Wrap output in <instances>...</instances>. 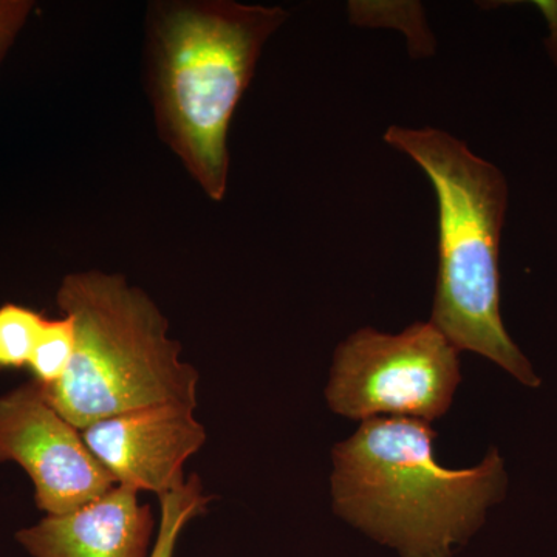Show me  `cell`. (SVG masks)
<instances>
[{
    "label": "cell",
    "mask_w": 557,
    "mask_h": 557,
    "mask_svg": "<svg viewBox=\"0 0 557 557\" xmlns=\"http://www.w3.org/2000/svg\"><path fill=\"white\" fill-rule=\"evenodd\" d=\"M35 10L32 0H0V65Z\"/></svg>",
    "instance_id": "12"
},
{
    "label": "cell",
    "mask_w": 557,
    "mask_h": 557,
    "mask_svg": "<svg viewBox=\"0 0 557 557\" xmlns=\"http://www.w3.org/2000/svg\"><path fill=\"white\" fill-rule=\"evenodd\" d=\"M153 523L138 491L116 485L73 511L46 516L16 539L33 557H149Z\"/></svg>",
    "instance_id": "8"
},
{
    "label": "cell",
    "mask_w": 557,
    "mask_h": 557,
    "mask_svg": "<svg viewBox=\"0 0 557 557\" xmlns=\"http://www.w3.org/2000/svg\"><path fill=\"white\" fill-rule=\"evenodd\" d=\"M384 141L416 161L438 203V273L431 322L458 348L496 362L527 387L542 380L508 335L500 313L504 174L448 132L392 126Z\"/></svg>",
    "instance_id": "3"
},
{
    "label": "cell",
    "mask_w": 557,
    "mask_h": 557,
    "mask_svg": "<svg viewBox=\"0 0 557 557\" xmlns=\"http://www.w3.org/2000/svg\"><path fill=\"white\" fill-rule=\"evenodd\" d=\"M16 461L35 486L36 507L61 516L116 486L78 428L50 405L38 383L0 397V463Z\"/></svg>",
    "instance_id": "6"
},
{
    "label": "cell",
    "mask_w": 557,
    "mask_h": 557,
    "mask_svg": "<svg viewBox=\"0 0 557 557\" xmlns=\"http://www.w3.org/2000/svg\"><path fill=\"white\" fill-rule=\"evenodd\" d=\"M75 343L72 319L65 314L58 319L47 318L28 362L33 381L44 388L60 383L72 364Z\"/></svg>",
    "instance_id": "10"
},
{
    "label": "cell",
    "mask_w": 557,
    "mask_h": 557,
    "mask_svg": "<svg viewBox=\"0 0 557 557\" xmlns=\"http://www.w3.org/2000/svg\"><path fill=\"white\" fill-rule=\"evenodd\" d=\"M458 348L431 321L398 335L362 329L335 351L325 398L351 420L445 416L460 384Z\"/></svg>",
    "instance_id": "5"
},
{
    "label": "cell",
    "mask_w": 557,
    "mask_h": 557,
    "mask_svg": "<svg viewBox=\"0 0 557 557\" xmlns=\"http://www.w3.org/2000/svg\"><path fill=\"white\" fill-rule=\"evenodd\" d=\"M197 408L163 403L97 421L84 442L116 485L161 497L186 482L183 467L207 442Z\"/></svg>",
    "instance_id": "7"
},
{
    "label": "cell",
    "mask_w": 557,
    "mask_h": 557,
    "mask_svg": "<svg viewBox=\"0 0 557 557\" xmlns=\"http://www.w3.org/2000/svg\"><path fill=\"white\" fill-rule=\"evenodd\" d=\"M46 321L42 313L20 304L0 307V370L28 368Z\"/></svg>",
    "instance_id": "11"
},
{
    "label": "cell",
    "mask_w": 557,
    "mask_h": 557,
    "mask_svg": "<svg viewBox=\"0 0 557 557\" xmlns=\"http://www.w3.org/2000/svg\"><path fill=\"white\" fill-rule=\"evenodd\" d=\"M281 7L180 0L150 7L149 95L160 137L208 199L228 188V132Z\"/></svg>",
    "instance_id": "1"
},
{
    "label": "cell",
    "mask_w": 557,
    "mask_h": 557,
    "mask_svg": "<svg viewBox=\"0 0 557 557\" xmlns=\"http://www.w3.org/2000/svg\"><path fill=\"white\" fill-rule=\"evenodd\" d=\"M57 302L75 325V354L64 379L40 388L69 423L83 431L163 403L197 408L199 372L182 361L166 317L141 288L90 270L62 278Z\"/></svg>",
    "instance_id": "4"
},
{
    "label": "cell",
    "mask_w": 557,
    "mask_h": 557,
    "mask_svg": "<svg viewBox=\"0 0 557 557\" xmlns=\"http://www.w3.org/2000/svg\"><path fill=\"white\" fill-rule=\"evenodd\" d=\"M428 421L372 418L333 449V509L403 557H449L507 494L496 448L482 463L448 469L435 460Z\"/></svg>",
    "instance_id": "2"
},
{
    "label": "cell",
    "mask_w": 557,
    "mask_h": 557,
    "mask_svg": "<svg viewBox=\"0 0 557 557\" xmlns=\"http://www.w3.org/2000/svg\"><path fill=\"white\" fill-rule=\"evenodd\" d=\"M160 498V531L149 557H174L180 534L190 520L207 511L209 497L205 496L200 479L190 475L177 490Z\"/></svg>",
    "instance_id": "9"
},
{
    "label": "cell",
    "mask_w": 557,
    "mask_h": 557,
    "mask_svg": "<svg viewBox=\"0 0 557 557\" xmlns=\"http://www.w3.org/2000/svg\"><path fill=\"white\" fill-rule=\"evenodd\" d=\"M539 5H542L541 9L552 25L553 42H557V3H539Z\"/></svg>",
    "instance_id": "13"
}]
</instances>
